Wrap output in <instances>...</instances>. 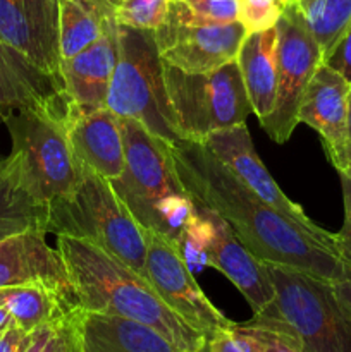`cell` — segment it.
<instances>
[{"label": "cell", "instance_id": "cell-17", "mask_svg": "<svg viewBox=\"0 0 351 352\" xmlns=\"http://www.w3.org/2000/svg\"><path fill=\"white\" fill-rule=\"evenodd\" d=\"M198 203V201H196ZM200 205V203H198ZM210 219V239L206 248L209 267L226 275L244 296L253 313L262 311L274 298L265 261L255 256L237 237L233 227L213 210L200 205Z\"/></svg>", "mask_w": 351, "mask_h": 352}, {"label": "cell", "instance_id": "cell-30", "mask_svg": "<svg viewBox=\"0 0 351 352\" xmlns=\"http://www.w3.org/2000/svg\"><path fill=\"white\" fill-rule=\"evenodd\" d=\"M233 330L243 339L250 352H301L298 344L286 333L257 323H234Z\"/></svg>", "mask_w": 351, "mask_h": 352}, {"label": "cell", "instance_id": "cell-24", "mask_svg": "<svg viewBox=\"0 0 351 352\" xmlns=\"http://www.w3.org/2000/svg\"><path fill=\"white\" fill-rule=\"evenodd\" d=\"M0 305L21 329L33 332L45 323L62 320L78 308L72 299L45 285H16L0 289Z\"/></svg>", "mask_w": 351, "mask_h": 352}, {"label": "cell", "instance_id": "cell-18", "mask_svg": "<svg viewBox=\"0 0 351 352\" xmlns=\"http://www.w3.org/2000/svg\"><path fill=\"white\" fill-rule=\"evenodd\" d=\"M119 57V24L110 23L93 43L61 60V79L69 102L85 109L107 107Z\"/></svg>", "mask_w": 351, "mask_h": 352}, {"label": "cell", "instance_id": "cell-4", "mask_svg": "<svg viewBox=\"0 0 351 352\" xmlns=\"http://www.w3.org/2000/svg\"><path fill=\"white\" fill-rule=\"evenodd\" d=\"M274 298L251 323L291 337L301 352H351V320L332 282L265 261Z\"/></svg>", "mask_w": 351, "mask_h": 352}, {"label": "cell", "instance_id": "cell-2", "mask_svg": "<svg viewBox=\"0 0 351 352\" xmlns=\"http://www.w3.org/2000/svg\"><path fill=\"white\" fill-rule=\"evenodd\" d=\"M78 308L100 315L123 316L151 327L184 352L206 349V337L184 322L145 275L103 248L72 236H57Z\"/></svg>", "mask_w": 351, "mask_h": 352}, {"label": "cell", "instance_id": "cell-26", "mask_svg": "<svg viewBox=\"0 0 351 352\" xmlns=\"http://www.w3.org/2000/svg\"><path fill=\"white\" fill-rule=\"evenodd\" d=\"M167 19L179 24H227L240 21V0H171Z\"/></svg>", "mask_w": 351, "mask_h": 352}, {"label": "cell", "instance_id": "cell-31", "mask_svg": "<svg viewBox=\"0 0 351 352\" xmlns=\"http://www.w3.org/2000/svg\"><path fill=\"white\" fill-rule=\"evenodd\" d=\"M284 7L275 0H240V23L248 33L270 30L275 28Z\"/></svg>", "mask_w": 351, "mask_h": 352}, {"label": "cell", "instance_id": "cell-7", "mask_svg": "<svg viewBox=\"0 0 351 352\" xmlns=\"http://www.w3.org/2000/svg\"><path fill=\"white\" fill-rule=\"evenodd\" d=\"M164 81L181 140L203 143L253 113L236 60L203 74L164 64Z\"/></svg>", "mask_w": 351, "mask_h": 352}, {"label": "cell", "instance_id": "cell-10", "mask_svg": "<svg viewBox=\"0 0 351 352\" xmlns=\"http://www.w3.org/2000/svg\"><path fill=\"white\" fill-rule=\"evenodd\" d=\"M141 230L147 244L148 280L160 298L206 339L219 330L233 327L234 322L227 320L203 294L174 243L151 229L141 227Z\"/></svg>", "mask_w": 351, "mask_h": 352}, {"label": "cell", "instance_id": "cell-25", "mask_svg": "<svg viewBox=\"0 0 351 352\" xmlns=\"http://www.w3.org/2000/svg\"><path fill=\"white\" fill-rule=\"evenodd\" d=\"M298 3L326 62L351 26V0H298Z\"/></svg>", "mask_w": 351, "mask_h": 352}, {"label": "cell", "instance_id": "cell-37", "mask_svg": "<svg viewBox=\"0 0 351 352\" xmlns=\"http://www.w3.org/2000/svg\"><path fill=\"white\" fill-rule=\"evenodd\" d=\"M348 140H350V153H351V82H350V93H348Z\"/></svg>", "mask_w": 351, "mask_h": 352}, {"label": "cell", "instance_id": "cell-33", "mask_svg": "<svg viewBox=\"0 0 351 352\" xmlns=\"http://www.w3.org/2000/svg\"><path fill=\"white\" fill-rule=\"evenodd\" d=\"M326 64L330 65L339 74H343L351 82V26L348 28L344 36L336 45L332 54L326 58Z\"/></svg>", "mask_w": 351, "mask_h": 352}, {"label": "cell", "instance_id": "cell-32", "mask_svg": "<svg viewBox=\"0 0 351 352\" xmlns=\"http://www.w3.org/2000/svg\"><path fill=\"white\" fill-rule=\"evenodd\" d=\"M341 189H343V201H344V222L337 236V244L343 260L351 267V167L346 170H339Z\"/></svg>", "mask_w": 351, "mask_h": 352}, {"label": "cell", "instance_id": "cell-3", "mask_svg": "<svg viewBox=\"0 0 351 352\" xmlns=\"http://www.w3.org/2000/svg\"><path fill=\"white\" fill-rule=\"evenodd\" d=\"M120 129L126 160L110 182L141 227L176 243L195 201L176 170L171 143L134 119H120Z\"/></svg>", "mask_w": 351, "mask_h": 352}, {"label": "cell", "instance_id": "cell-35", "mask_svg": "<svg viewBox=\"0 0 351 352\" xmlns=\"http://www.w3.org/2000/svg\"><path fill=\"white\" fill-rule=\"evenodd\" d=\"M206 351L209 352H250L248 351L246 344L243 342V339L234 332L233 327H229V329H222L219 330V332L213 333V336H210L209 339H206Z\"/></svg>", "mask_w": 351, "mask_h": 352}, {"label": "cell", "instance_id": "cell-6", "mask_svg": "<svg viewBox=\"0 0 351 352\" xmlns=\"http://www.w3.org/2000/svg\"><path fill=\"white\" fill-rule=\"evenodd\" d=\"M107 109L119 119L138 120L169 143L181 140L167 98L155 31L119 26V57Z\"/></svg>", "mask_w": 351, "mask_h": 352}, {"label": "cell", "instance_id": "cell-9", "mask_svg": "<svg viewBox=\"0 0 351 352\" xmlns=\"http://www.w3.org/2000/svg\"><path fill=\"white\" fill-rule=\"evenodd\" d=\"M277 33V91L270 116L260 122L272 141L282 144L298 126L303 95L319 65L322 48L313 36L298 0H289L275 24Z\"/></svg>", "mask_w": 351, "mask_h": 352}, {"label": "cell", "instance_id": "cell-22", "mask_svg": "<svg viewBox=\"0 0 351 352\" xmlns=\"http://www.w3.org/2000/svg\"><path fill=\"white\" fill-rule=\"evenodd\" d=\"M48 203L31 195L12 155L0 157V241L30 229L47 232Z\"/></svg>", "mask_w": 351, "mask_h": 352}, {"label": "cell", "instance_id": "cell-40", "mask_svg": "<svg viewBox=\"0 0 351 352\" xmlns=\"http://www.w3.org/2000/svg\"><path fill=\"white\" fill-rule=\"evenodd\" d=\"M179 352H184V351H179ZM202 352H209V351H206V349H205V351H202Z\"/></svg>", "mask_w": 351, "mask_h": 352}, {"label": "cell", "instance_id": "cell-34", "mask_svg": "<svg viewBox=\"0 0 351 352\" xmlns=\"http://www.w3.org/2000/svg\"><path fill=\"white\" fill-rule=\"evenodd\" d=\"M31 333L14 322L0 327V352H24L31 340Z\"/></svg>", "mask_w": 351, "mask_h": 352}, {"label": "cell", "instance_id": "cell-15", "mask_svg": "<svg viewBox=\"0 0 351 352\" xmlns=\"http://www.w3.org/2000/svg\"><path fill=\"white\" fill-rule=\"evenodd\" d=\"M45 236L43 230L30 229L0 241V289L45 285L78 305L64 258L48 246Z\"/></svg>", "mask_w": 351, "mask_h": 352}, {"label": "cell", "instance_id": "cell-38", "mask_svg": "<svg viewBox=\"0 0 351 352\" xmlns=\"http://www.w3.org/2000/svg\"><path fill=\"white\" fill-rule=\"evenodd\" d=\"M10 322H12V318H10L9 313L6 311V308H3V306L0 305V327L7 325V323H10Z\"/></svg>", "mask_w": 351, "mask_h": 352}, {"label": "cell", "instance_id": "cell-39", "mask_svg": "<svg viewBox=\"0 0 351 352\" xmlns=\"http://www.w3.org/2000/svg\"><path fill=\"white\" fill-rule=\"evenodd\" d=\"M275 2L282 3V6H288V2H289V0H275Z\"/></svg>", "mask_w": 351, "mask_h": 352}, {"label": "cell", "instance_id": "cell-13", "mask_svg": "<svg viewBox=\"0 0 351 352\" xmlns=\"http://www.w3.org/2000/svg\"><path fill=\"white\" fill-rule=\"evenodd\" d=\"M348 93L350 81L322 62L306 86L298 112V122L319 133L327 157L337 172L351 167Z\"/></svg>", "mask_w": 351, "mask_h": 352}, {"label": "cell", "instance_id": "cell-19", "mask_svg": "<svg viewBox=\"0 0 351 352\" xmlns=\"http://www.w3.org/2000/svg\"><path fill=\"white\" fill-rule=\"evenodd\" d=\"M21 109L65 113L67 96L61 79L36 69L28 58L0 41V122Z\"/></svg>", "mask_w": 351, "mask_h": 352}, {"label": "cell", "instance_id": "cell-12", "mask_svg": "<svg viewBox=\"0 0 351 352\" xmlns=\"http://www.w3.org/2000/svg\"><path fill=\"white\" fill-rule=\"evenodd\" d=\"M0 41L61 79L57 0H0Z\"/></svg>", "mask_w": 351, "mask_h": 352}, {"label": "cell", "instance_id": "cell-5", "mask_svg": "<svg viewBox=\"0 0 351 352\" xmlns=\"http://www.w3.org/2000/svg\"><path fill=\"white\" fill-rule=\"evenodd\" d=\"M48 232L89 241L148 278L141 226L112 182L85 165L72 191L48 203Z\"/></svg>", "mask_w": 351, "mask_h": 352}, {"label": "cell", "instance_id": "cell-28", "mask_svg": "<svg viewBox=\"0 0 351 352\" xmlns=\"http://www.w3.org/2000/svg\"><path fill=\"white\" fill-rule=\"evenodd\" d=\"M171 0H119L116 19L133 30H158L165 23Z\"/></svg>", "mask_w": 351, "mask_h": 352}, {"label": "cell", "instance_id": "cell-27", "mask_svg": "<svg viewBox=\"0 0 351 352\" xmlns=\"http://www.w3.org/2000/svg\"><path fill=\"white\" fill-rule=\"evenodd\" d=\"M210 229H212V226H210L209 215L195 201V208H193L191 215L188 217L181 234H179L174 243L176 250L179 251V254H181V258L188 265L193 275L209 267L206 248H209Z\"/></svg>", "mask_w": 351, "mask_h": 352}, {"label": "cell", "instance_id": "cell-20", "mask_svg": "<svg viewBox=\"0 0 351 352\" xmlns=\"http://www.w3.org/2000/svg\"><path fill=\"white\" fill-rule=\"evenodd\" d=\"M74 327L78 352H179L157 330L123 316L78 309Z\"/></svg>", "mask_w": 351, "mask_h": 352}, {"label": "cell", "instance_id": "cell-14", "mask_svg": "<svg viewBox=\"0 0 351 352\" xmlns=\"http://www.w3.org/2000/svg\"><path fill=\"white\" fill-rule=\"evenodd\" d=\"M202 144L244 188L250 189L262 201L268 203L275 210L284 213L289 219L296 220L301 226H317L313 220H310V217L306 215L301 206L292 203L281 191L274 177L268 174L265 165L262 164L260 157L255 151L246 122L237 124V126L229 127V129L217 131V133L210 134Z\"/></svg>", "mask_w": 351, "mask_h": 352}, {"label": "cell", "instance_id": "cell-36", "mask_svg": "<svg viewBox=\"0 0 351 352\" xmlns=\"http://www.w3.org/2000/svg\"><path fill=\"white\" fill-rule=\"evenodd\" d=\"M334 291H336L337 299H339L341 306L344 308L346 315L350 316L351 320V267L346 265V274L341 280H337L334 284Z\"/></svg>", "mask_w": 351, "mask_h": 352}, {"label": "cell", "instance_id": "cell-16", "mask_svg": "<svg viewBox=\"0 0 351 352\" xmlns=\"http://www.w3.org/2000/svg\"><path fill=\"white\" fill-rule=\"evenodd\" d=\"M64 126L79 164L107 181H116L123 174L124 136L120 119L112 110L85 109L67 100Z\"/></svg>", "mask_w": 351, "mask_h": 352}, {"label": "cell", "instance_id": "cell-1", "mask_svg": "<svg viewBox=\"0 0 351 352\" xmlns=\"http://www.w3.org/2000/svg\"><path fill=\"white\" fill-rule=\"evenodd\" d=\"M176 170L195 201L219 213L262 261L286 265L322 280L344 277L336 234L289 219L244 188L202 143H171Z\"/></svg>", "mask_w": 351, "mask_h": 352}, {"label": "cell", "instance_id": "cell-29", "mask_svg": "<svg viewBox=\"0 0 351 352\" xmlns=\"http://www.w3.org/2000/svg\"><path fill=\"white\" fill-rule=\"evenodd\" d=\"M76 311L65 318L45 323L33 330L24 352H78L74 327Z\"/></svg>", "mask_w": 351, "mask_h": 352}, {"label": "cell", "instance_id": "cell-23", "mask_svg": "<svg viewBox=\"0 0 351 352\" xmlns=\"http://www.w3.org/2000/svg\"><path fill=\"white\" fill-rule=\"evenodd\" d=\"M61 57L81 52L114 23L119 0H57Z\"/></svg>", "mask_w": 351, "mask_h": 352}, {"label": "cell", "instance_id": "cell-21", "mask_svg": "<svg viewBox=\"0 0 351 352\" xmlns=\"http://www.w3.org/2000/svg\"><path fill=\"white\" fill-rule=\"evenodd\" d=\"M251 112L264 122L270 116L277 91V33L275 28L248 33L236 58Z\"/></svg>", "mask_w": 351, "mask_h": 352}, {"label": "cell", "instance_id": "cell-8", "mask_svg": "<svg viewBox=\"0 0 351 352\" xmlns=\"http://www.w3.org/2000/svg\"><path fill=\"white\" fill-rule=\"evenodd\" d=\"M16 158L31 195L50 203L72 191L83 165L76 158L64 126V113L21 109L6 120Z\"/></svg>", "mask_w": 351, "mask_h": 352}, {"label": "cell", "instance_id": "cell-11", "mask_svg": "<svg viewBox=\"0 0 351 352\" xmlns=\"http://www.w3.org/2000/svg\"><path fill=\"white\" fill-rule=\"evenodd\" d=\"M246 34V28L240 21L227 24H179L165 19L155 30L162 62L191 74L215 71L236 60Z\"/></svg>", "mask_w": 351, "mask_h": 352}]
</instances>
